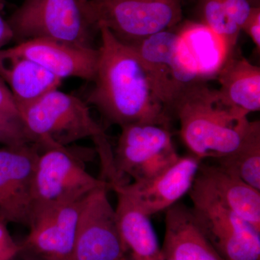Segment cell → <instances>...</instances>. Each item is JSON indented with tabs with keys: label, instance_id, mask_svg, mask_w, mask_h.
<instances>
[{
	"label": "cell",
	"instance_id": "obj_1",
	"mask_svg": "<svg viewBox=\"0 0 260 260\" xmlns=\"http://www.w3.org/2000/svg\"><path fill=\"white\" fill-rule=\"evenodd\" d=\"M94 86L87 104L111 124L143 123L170 128L172 116L154 94L145 70L131 48L104 27Z\"/></svg>",
	"mask_w": 260,
	"mask_h": 260
},
{
	"label": "cell",
	"instance_id": "obj_2",
	"mask_svg": "<svg viewBox=\"0 0 260 260\" xmlns=\"http://www.w3.org/2000/svg\"><path fill=\"white\" fill-rule=\"evenodd\" d=\"M171 114L179 121L184 144L202 161L217 160L235 151L252 122L245 114L223 106L216 90L204 82L181 92Z\"/></svg>",
	"mask_w": 260,
	"mask_h": 260
},
{
	"label": "cell",
	"instance_id": "obj_3",
	"mask_svg": "<svg viewBox=\"0 0 260 260\" xmlns=\"http://www.w3.org/2000/svg\"><path fill=\"white\" fill-rule=\"evenodd\" d=\"M19 112L29 139L42 149L67 147L87 138L95 145L108 138L102 126L94 120L87 102L59 89Z\"/></svg>",
	"mask_w": 260,
	"mask_h": 260
},
{
	"label": "cell",
	"instance_id": "obj_4",
	"mask_svg": "<svg viewBox=\"0 0 260 260\" xmlns=\"http://www.w3.org/2000/svg\"><path fill=\"white\" fill-rule=\"evenodd\" d=\"M183 0H80L96 30L107 28L124 44L172 30L182 19Z\"/></svg>",
	"mask_w": 260,
	"mask_h": 260
},
{
	"label": "cell",
	"instance_id": "obj_5",
	"mask_svg": "<svg viewBox=\"0 0 260 260\" xmlns=\"http://www.w3.org/2000/svg\"><path fill=\"white\" fill-rule=\"evenodd\" d=\"M189 196L195 223L228 260H260V232L233 212L197 174Z\"/></svg>",
	"mask_w": 260,
	"mask_h": 260
},
{
	"label": "cell",
	"instance_id": "obj_6",
	"mask_svg": "<svg viewBox=\"0 0 260 260\" xmlns=\"http://www.w3.org/2000/svg\"><path fill=\"white\" fill-rule=\"evenodd\" d=\"M7 20L16 44L46 39L94 47L95 29L85 17L80 0H24Z\"/></svg>",
	"mask_w": 260,
	"mask_h": 260
},
{
	"label": "cell",
	"instance_id": "obj_7",
	"mask_svg": "<svg viewBox=\"0 0 260 260\" xmlns=\"http://www.w3.org/2000/svg\"><path fill=\"white\" fill-rule=\"evenodd\" d=\"M104 185L111 184L89 174L68 146L43 148L32 179V219L52 207L83 200Z\"/></svg>",
	"mask_w": 260,
	"mask_h": 260
},
{
	"label": "cell",
	"instance_id": "obj_8",
	"mask_svg": "<svg viewBox=\"0 0 260 260\" xmlns=\"http://www.w3.org/2000/svg\"><path fill=\"white\" fill-rule=\"evenodd\" d=\"M126 44L139 59L155 96L172 116L173 106L181 92L201 83L177 31L164 30Z\"/></svg>",
	"mask_w": 260,
	"mask_h": 260
},
{
	"label": "cell",
	"instance_id": "obj_9",
	"mask_svg": "<svg viewBox=\"0 0 260 260\" xmlns=\"http://www.w3.org/2000/svg\"><path fill=\"white\" fill-rule=\"evenodd\" d=\"M115 150L116 181L113 185L149 180L167 171L180 158L169 128L157 124H136L121 126ZM111 186V188H112Z\"/></svg>",
	"mask_w": 260,
	"mask_h": 260
},
{
	"label": "cell",
	"instance_id": "obj_10",
	"mask_svg": "<svg viewBox=\"0 0 260 260\" xmlns=\"http://www.w3.org/2000/svg\"><path fill=\"white\" fill-rule=\"evenodd\" d=\"M110 189L101 186L82 202L71 260H126L115 209L108 198Z\"/></svg>",
	"mask_w": 260,
	"mask_h": 260
},
{
	"label": "cell",
	"instance_id": "obj_11",
	"mask_svg": "<svg viewBox=\"0 0 260 260\" xmlns=\"http://www.w3.org/2000/svg\"><path fill=\"white\" fill-rule=\"evenodd\" d=\"M42 150L37 143L0 148V220L30 228L32 179Z\"/></svg>",
	"mask_w": 260,
	"mask_h": 260
},
{
	"label": "cell",
	"instance_id": "obj_12",
	"mask_svg": "<svg viewBox=\"0 0 260 260\" xmlns=\"http://www.w3.org/2000/svg\"><path fill=\"white\" fill-rule=\"evenodd\" d=\"M201 162L193 155L180 156L158 177L147 181L116 184L111 189L125 194L142 212L150 217L167 210L189 193Z\"/></svg>",
	"mask_w": 260,
	"mask_h": 260
},
{
	"label": "cell",
	"instance_id": "obj_13",
	"mask_svg": "<svg viewBox=\"0 0 260 260\" xmlns=\"http://www.w3.org/2000/svg\"><path fill=\"white\" fill-rule=\"evenodd\" d=\"M83 200L56 205L35 215L22 248L46 260H71Z\"/></svg>",
	"mask_w": 260,
	"mask_h": 260
},
{
	"label": "cell",
	"instance_id": "obj_14",
	"mask_svg": "<svg viewBox=\"0 0 260 260\" xmlns=\"http://www.w3.org/2000/svg\"><path fill=\"white\" fill-rule=\"evenodd\" d=\"M11 49L37 63L61 80L77 78L93 81L99 60V49L46 39L17 44Z\"/></svg>",
	"mask_w": 260,
	"mask_h": 260
},
{
	"label": "cell",
	"instance_id": "obj_15",
	"mask_svg": "<svg viewBox=\"0 0 260 260\" xmlns=\"http://www.w3.org/2000/svg\"><path fill=\"white\" fill-rule=\"evenodd\" d=\"M161 250L165 260H228L200 231L190 208L181 203L167 210Z\"/></svg>",
	"mask_w": 260,
	"mask_h": 260
},
{
	"label": "cell",
	"instance_id": "obj_16",
	"mask_svg": "<svg viewBox=\"0 0 260 260\" xmlns=\"http://www.w3.org/2000/svg\"><path fill=\"white\" fill-rule=\"evenodd\" d=\"M0 77L9 88L18 110L59 89L62 82L11 47L0 50Z\"/></svg>",
	"mask_w": 260,
	"mask_h": 260
},
{
	"label": "cell",
	"instance_id": "obj_17",
	"mask_svg": "<svg viewBox=\"0 0 260 260\" xmlns=\"http://www.w3.org/2000/svg\"><path fill=\"white\" fill-rule=\"evenodd\" d=\"M198 175L224 205L260 232V191L216 162H202Z\"/></svg>",
	"mask_w": 260,
	"mask_h": 260
},
{
	"label": "cell",
	"instance_id": "obj_18",
	"mask_svg": "<svg viewBox=\"0 0 260 260\" xmlns=\"http://www.w3.org/2000/svg\"><path fill=\"white\" fill-rule=\"evenodd\" d=\"M216 79V94L225 107L249 115L260 110V68L241 56L232 54Z\"/></svg>",
	"mask_w": 260,
	"mask_h": 260
},
{
	"label": "cell",
	"instance_id": "obj_19",
	"mask_svg": "<svg viewBox=\"0 0 260 260\" xmlns=\"http://www.w3.org/2000/svg\"><path fill=\"white\" fill-rule=\"evenodd\" d=\"M177 32L200 81L216 79L234 50L220 36L200 22H187Z\"/></svg>",
	"mask_w": 260,
	"mask_h": 260
},
{
	"label": "cell",
	"instance_id": "obj_20",
	"mask_svg": "<svg viewBox=\"0 0 260 260\" xmlns=\"http://www.w3.org/2000/svg\"><path fill=\"white\" fill-rule=\"evenodd\" d=\"M115 208L116 221L123 244L134 260H165L150 217L119 190Z\"/></svg>",
	"mask_w": 260,
	"mask_h": 260
},
{
	"label": "cell",
	"instance_id": "obj_21",
	"mask_svg": "<svg viewBox=\"0 0 260 260\" xmlns=\"http://www.w3.org/2000/svg\"><path fill=\"white\" fill-rule=\"evenodd\" d=\"M216 164L237 173L248 184L260 191V122L253 121L239 148Z\"/></svg>",
	"mask_w": 260,
	"mask_h": 260
},
{
	"label": "cell",
	"instance_id": "obj_22",
	"mask_svg": "<svg viewBox=\"0 0 260 260\" xmlns=\"http://www.w3.org/2000/svg\"><path fill=\"white\" fill-rule=\"evenodd\" d=\"M200 23L220 36L234 50L242 31L234 21L223 0H198Z\"/></svg>",
	"mask_w": 260,
	"mask_h": 260
},
{
	"label": "cell",
	"instance_id": "obj_23",
	"mask_svg": "<svg viewBox=\"0 0 260 260\" xmlns=\"http://www.w3.org/2000/svg\"><path fill=\"white\" fill-rule=\"evenodd\" d=\"M32 143L29 139L20 118L0 112V144L5 147Z\"/></svg>",
	"mask_w": 260,
	"mask_h": 260
},
{
	"label": "cell",
	"instance_id": "obj_24",
	"mask_svg": "<svg viewBox=\"0 0 260 260\" xmlns=\"http://www.w3.org/2000/svg\"><path fill=\"white\" fill-rule=\"evenodd\" d=\"M6 223L0 220V260H13L20 252L21 244L15 242Z\"/></svg>",
	"mask_w": 260,
	"mask_h": 260
},
{
	"label": "cell",
	"instance_id": "obj_25",
	"mask_svg": "<svg viewBox=\"0 0 260 260\" xmlns=\"http://www.w3.org/2000/svg\"><path fill=\"white\" fill-rule=\"evenodd\" d=\"M234 21L242 30L243 25L250 14L251 6L249 0H223Z\"/></svg>",
	"mask_w": 260,
	"mask_h": 260
},
{
	"label": "cell",
	"instance_id": "obj_26",
	"mask_svg": "<svg viewBox=\"0 0 260 260\" xmlns=\"http://www.w3.org/2000/svg\"><path fill=\"white\" fill-rule=\"evenodd\" d=\"M242 30L245 32L255 45L258 53L260 51V7H253L250 14L243 25Z\"/></svg>",
	"mask_w": 260,
	"mask_h": 260
},
{
	"label": "cell",
	"instance_id": "obj_27",
	"mask_svg": "<svg viewBox=\"0 0 260 260\" xmlns=\"http://www.w3.org/2000/svg\"><path fill=\"white\" fill-rule=\"evenodd\" d=\"M0 112L20 118V112L8 85L0 77Z\"/></svg>",
	"mask_w": 260,
	"mask_h": 260
},
{
	"label": "cell",
	"instance_id": "obj_28",
	"mask_svg": "<svg viewBox=\"0 0 260 260\" xmlns=\"http://www.w3.org/2000/svg\"><path fill=\"white\" fill-rule=\"evenodd\" d=\"M0 11V50L4 49L14 39L13 30L6 19L3 18Z\"/></svg>",
	"mask_w": 260,
	"mask_h": 260
},
{
	"label": "cell",
	"instance_id": "obj_29",
	"mask_svg": "<svg viewBox=\"0 0 260 260\" xmlns=\"http://www.w3.org/2000/svg\"><path fill=\"white\" fill-rule=\"evenodd\" d=\"M17 257L18 258L17 260H46L42 256L35 254V253L23 249V248H22L21 251L19 253Z\"/></svg>",
	"mask_w": 260,
	"mask_h": 260
},
{
	"label": "cell",
	"instance_id": "obj_30",
	"mask_svg": "<svg viewBox=\"0 0 260 260\" xmlns=\"http://www.w3.org/2000/svg\"><path fill=\"white\" fill-rule=\"evenodd\" d=\"M249 2L252 7H255V8L260 7V0H249Z\"/></svg>",
	"mask_w": 260,
	"mask_h": 260
},
{
	"label": "cell",
	"instance_id": "obj_31",
	"mask_svg": "<svg viewBox=\"0 0 260 260\" xmlns=\"http://www.w3.org/2000/svg\"><path fill=\"white\" fill-rule=\"evenodd\" d=\"M5 6V0H0V11H3Z\"/></svg>",
	"mask_w": 260,
	"mask_h": 260
},
{
	"label": "cell",
	"instance_id": "obj_32",
	"mask_svg": "<svg viewBox=\"0 0 260 260\" xmlns=\"http://www.w3.org/2000/svg\"><path fill=\"white\" fill-rule=\"evenodd\" d=\"M168 260H169V259H168Z\"/></svg>",
	"mask_w": 260,
	"mask_h": 260
}]
</instances>
